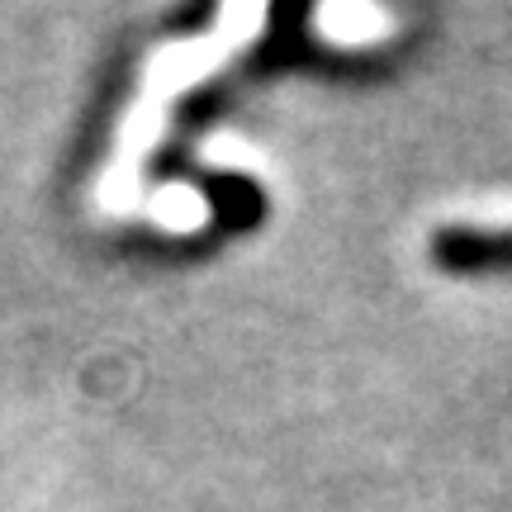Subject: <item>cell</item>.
<instances>
[{
    "instance_id": "cell-1",
    "label": "cell",
    "mask_w": 512,
    "mask_h": 512,
    "mask_svg": "<svg viewBox=\"0 0 512 512\" xmlns=\"http://www.w3.org/2000/svg\"><path fill=\"white\" fill-rule=\"evenodd\" d=\"M432 261L451 275H503L512 271V228H441Z\"/></svg>"
}]
</instances>
